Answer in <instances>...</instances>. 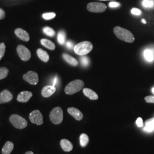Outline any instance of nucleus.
<instances>
[{"label":"nucleus","instance_id":"obj_1","mask_svg":"<svg viewBox=\"0 0 154 154\" xmlns=\"http://www.w3.org/2000/svg\"><path fill=\"white\" fill-rule=\"evenodd\" d=\"M114 33L118 38L125 42L132 43L135 41L132 33L124 28L116 26L114 29Z\"/></svg>","mask_w":154,"mask_h":154},{"label":"nucleus","instance_id":"obj_2","mask_svg":"<svg viewBox=\"0 0 154 154\" xmlns=\"http://www.w3.org/2000/svg\"><path fill=\"white\" fill-rule=\"evenodd\" d=\"M93 48V44L89 41H83L76 45L74 48V52L79 55H85L89 53Z\"/></svg>","mask_w":154,"mask_h":154},{"label":"nucleus","instance_id":"obj_3","mask_svg":"<svg viewBox=\"0 0 154 154\" xmlns=\"http://www.w3.org/2000/svg\"><path fill=\"white\" fill-rule=\"evenodd\" d=\"M84 85V82L82 80H74L66 86L65 91L68 95H72L81 91L83 88Z\"/></svg>","mask_w":154,"mask_h":154},{"label":"nucleus","instance_id":"obj_4","mask_svg":"<svg viewBox=\"0 0 154 154\" xmlns=\"http://www.w3.org/2000/svg\"><path fill=\"white\" fill-rule=\"evenodd\" d=\"M49 117L50 121L53 123L55 125L60 124L63 118V110L60 107H55L50 112Z\"/></svg>","mask_w":154,"mask_h":154},{"label":"nucleus","instance_id":"obj_5","mask_svg":"<svg viewBox=\"0 0 154 154\" xmlns=\"http://www.w3.org/2000/svg\"><path fill=\"white\" fill-rule=\"evenodd\" d=\"M9 121L12 125L18 129L25 128L28 125V122L25 119L17 114H13L10 116Z\"/></svg>","mask_w":154,"mask_h":154},{"label":"nucleus","instance_id":"obj_6","mask_svg":"<svg viewBox=\"0 0 154 154\" xmlns=\"http://www.w3.org/2000/svg\"><path fill=\"white\" fill-rule=\"evenodd\" d=\"M88 11L93 13H103L107 9L106 5L101 2H90L87 6Z\"/></svg>","mask_w":154,"mask_h":154},{"label":"nucleus","instance_id":"obj_7","mask_svg":"<svg viewBox=\"0 0 154 154\" xmlns=\"http://www.w3.org/2000/svg\"><path fill=\"white\" fill-rule=\"evenodd\" d=\"M29 119L30 122L37 125H41L43 124L44 118L41 112L38 110H34L29 115Z\"/></svg>","mask_w":154,"mask_h":154},{"label":"nucleus","instance_id":"obj_8","mask_svg":"<svg viewBox=\"0 0 154 154\" xmlns=\"http://www.w3.org/2000/svg\"><path fill=\"white\" fill-rule=\"evenodd\" d=\"M17 53L22 61H27L30 60L31 57V53L30 50L23 45H18L17 48Z\"/></svg>","mask_w":154,"mask_h":154},{"label":"nucleus","instance_id":"obj_9","mask_svg":"<svg viewBox=\"0 0 154 154\" xmlns=\"http://www.w3.org/2000/svg\"><path fill=\"white\" fill-rule=\"evenodd\" d=\"M23 78L25 81L32 85H35L38 83L39 78L38 74L33 71H29L25 74H24Z\"/></svg>","mask_w":154,"mask_h":154},{"label":"nucleus","instance_id":"obj_10","mask_svg":"<svg viewBox=\"0 0 154 154\" xmlns=\"http://www.w3.org/2000/svg\"><path fill=\"white\" fill-rule=\"evenodd\" d=\"M12 99L13 95L8 90H4L0 93V104L9 102Z\"/></svg>","mask_w":154,"mask_h":154},{"label":"nucleus","instance_id":"obj_11","mask_svg":"<svg viewBox=\"0 0 154 154\" xmlns=\"http://www.w3.org/2000/svg\"><path fill=\"white\" fill-rule=\"evenodd\" d=\"M32 96H33L32 93L28 91H22L18 95L17 99L20 102L26 103L29 100V99L32 97Z\"/></svg>","mask_w":154,"mask_h":154},{"label":"nucleus","instance_id":"obj_12","mask_svg":"<svg viewBox=\"0 0 154 154\" xmlns=\"http://www.w3.org/2000/svg\"><path fill=\"white\" fill-rule=\"evenodd\" d=\"M55 91L56 88L55 86L53 85H48L45 86L44 88H42L41 94L45 98H48L54 93Z\"/></svg>","mask_w":154,"mask_h":154},{"label":"nucleus","instance_id":"obj_13","mask_svg":"<svg viewBox=\"0 0 154 154\" xmlns=\"http://www.w3.org/2000/svg\"><path fill=\"white\" fill-rule=\"evenodd\" d=\"M67 111L71 116H72L76 120L78 121H81L83 118L82 113L76 108L69 107L67 109Z\"/></svg>","mask_w":154,"mask_h":154},{"label":"nucleus","instance_id":"obj_14","mask_svg":"<svg viewBox=\"0 0 154 154\" xmlns=\"http://www.w3.org/2000/svg\"><path fill=\"white\" fill-rule=\"evenodd\" d=\"M15 34H16L17 36L20 39H21L22 41H29L30 39V37L27 32L23 30L21 28L17 29L14 32Z\"/></svg>","mask_w":154,"mask_h":154},{"label":"nucleus","instance_id":"obj_15","mask_svg":"<svg viewBox=\"0 0 154 154\" xmlns=\"http://www.w3.org/2000/svg\"><path fill=\"white\" fill-rule=\"evenodd\" d=\"M83 92L86 97H87L91 100H97L98 99V96L97 94L91 89L88 88H83Z\"/></svg>","mask_w":154,"mask_h":154},{"label":"nucleus","instance_id":"obj_16","mask_svg":"<svg viewBox=\"0 0 154 154\" xmlns=\"http://www.w3.org/2000/svg\"><path fill=\"white\" fill-rule=\"evenodd\" d=\"M60 144H61V148L64 151H66V152L71 151L73 149L72 143L67 139H62L60 142Z\"/></svg>","mask_w":154,"mask_h":154},{"label":"nucleus","instance_id":"obj_17","mask_svg":"<svg viewBox=\"0 0 154 154\" xmlns=\"http://www.w3.org/2000/svg\"><path fill=\"white\" fill-rule=\"evenodd\" d=\"M37 54L39 57V58L44 61L45 62H47L49 60V55L47 53L46 51H45L42 49H38L37 50Z\"/></svg>","mask_w":154,"mask_h":154},{"label":"nucleus","instance_id":"obj_18","mask_svg":"<svg viewBox=\"0 0 154 154\" xmlns=\"http://www.w3.org/2000/svg\"><path fill=\"white\" fill-rule=\"evenodd\" d=\"M14 149V144L13 143L8 141L5 144L4 146L3 147L2 149V154H10Z\"/></svg>","mask_w":154,"mask_h":154},{"label":"nucleus","instance_id":"obj_19","mask_svg":"<svg viewBox=\"0 0 154 154\" xmlns=\"http://www.w3.org/2000/svg\"><path fill=\"white\" fill-rule=\"evenodd\" d=\"M62 57L63 58V59L70 65H71L72 66H76L78 65V62L77 61L76 59H75L74 57H72V56H70L67 54H63Z\"/></svg>","mask_w":154,"mask_h":154},{"label":"nucleus","instance_id":"obj_20","mask_svg":"<svg viewBox=\"0 0 154 154\" xmlns=\"http://www.w3.org/2000/svg\"><path fill=\"white\" fill-rule=\"evenodd\" d=\"M144 130L147 132H152L154 130V118L149 119L146 121V126L144 128Z\"/></svg>","mask_w":154,"mask_h":154},{"label":"nucleus","instance_id":"obj_21","mask_svg":"<svg viewBox=\"0 0 154 154\" xmlns=\"http://www.w3.org/2000/svg\"><path fill=\"white\" fill-rule=\"evenodd\" d=\"M41 43L45 48L50 50H54L55 49V46L54 44L47 39H42L41 40Z\"/></svg>","mask_w":154,"mask_h":154},{"label":"nucleus","instance_id":"obj_22","mask_svg":"<svg viewBox=\"0 0 154 154\" xmlns=\"http://www.w3.org/2000/svg\"><path fill=\"white\" fill-rule=\"evenodd\" d=\"M144 57L145 59L149 62H152L154 60V54L151 50H146L144 51Z\"/></svg>","mask_w":154,"mask_h":154},{"label":"nucleus","instance_id":"obj_23","mask_svg":"<svg viewBox=\"0 0 154 154\" xmlns=\"http://www.w3.org/2000/svg\"><path fill=\"white\" fill-rule=\"evenodd\" d=\"M80 144L82 147H85L88 143L89 139L88 135L85 134H82L80 136Z\"/></svg>","mask_w":154,"mask_h":154},{"label":"nucleus","instance_id":"obj_24","mask_svg":"<svg viewBox=\"0 0 154 154\" xmlns=\"http://www.w3.org/2000/svg\"><path fill=\"white\" fill-rule=\"evenodd\" d=\"M66 34L63 31H61L58 34V42L61 45H63L65 42Z\"/></svg>","mask_w":154,"mask_h":154},{"label":"nucleus","instance_id":"obj_25","mask_svg":"<svg viewBox=\"0 0 154 154\" xmlns=\"http://www.w3.org/2000/svg\"><path fill=\"white\" fill-rule=\"evenodd\" d=\"M43 32L45 34L50 37H53L55 35V31L52 28L50 27H45L43 29Z\"/></svg>","mask_w":154,"mask_h":154},{"label":"nucleus","instance_id":"obj_26","mask_svg":"<svg viewBox=\"0 0 154 154\" xmlns=\"http://www.w3.org/2000/svg\"><path fill=\"white\" fill-rule=\"evenodd\" d=\"M142 5L146 8H151L154 6V0H143Z\"/></svg>","mask_w":154,"mask_h":154},{"label":"nucleus","instance_id":"obj_27","mask_svg":"<svg viewBox=\"0 0 154 154\" xmlns=\"http://www.w3.org/2000/svg\"><path fill=\"white\" fill-rule=\"evenodd\" d=\"M9 73V70L6 67H0V80L4 79L7 77Z\"/></svg>","mask_w":154,"mask_h":154},{"label":"nucleus","instance_id":"obj_28","mask_svg":"<svg viewBox=\"0 0 154 154\" xmlns=\"http://www.w3.org/2000/svg\"><path fill=\"white\" fill-rule=\"evenodd\" d=\"M56 16V14L54 13L50 12V13H44L42 15V17L46 20H50L54 18Z\"/></svg>","mask_w":154,"mask_h":154},{"label":"nucleus","instance_id":"obj_29","mask_svg":"<svg viewBox=\"0 0 154 154\" xmlns=\"http://www.w3.org/2000/svg\"><path fill=\"white\" fill-rule=\"evenodd\" d=\"M6 46L4 43L0 44V60L2 58L5 52Z\"/></svg>","mask_w":154,"mask_h":154},{"label":"nucleus","instance_id":"obj_30","mask_svg":"<svg viewBox=\"0 0 154 154\" xmlns=\"http://www.w3.org/2000/svg\"><path fill=\"white\" fill-rule=\"evenodd\" d=\"M81 61L83 66H87L89 64V60L87 57H82L81 58Z\"/></svg>","mask_w":154,"mask_h":154},{"label":"nucleus","instance_id":"obj_31","mask_svg":"<svg viewBox=\"0 0 154 154\" xmlns=\"http://www.w3.org/2000/svg\"><path fill=\"white\" fill-rule=\"evenodd\" d=\"M145 100L149 103H154V96H147L145 97Z\"/></svg>","mask_w":154,"mask_h":154},{"label":"nucleus","instance_id":"obj_32","mask_svg":"<svg viewBox=\"0 0 154 154\" xmlns=\"http://www.w3.org/2000/svg\"><path fill=\"white\" fill-rule=\"evenodd\" d=\"M131 13L134 15L139 16L142 14V11L140 10H139V9H137V8H133L131 10Z\"/></svg>","mask_w":154,"mask_h":154},{"label":"nucleus","instance_id":"obj_33","mask_svg":"<svg viewBox=\"0 0 154 154\" xmlns=\"http://www.w3.org/2000/svg\"><path fill=\"white\" fill-rule=\"evenodd\" d=\"M109 6L111 8H117V7H119V6L121 5V4L119 3V2H111L109 3Z\"/></svg>","mask_w":154,"mask_h":154},{"label":"nucleus","instance_id":"obj_34","mask_svg":"<svg viewBox=\"0 0 154 154\" xmlns=\"http://www.w3.org/2000/svg\"><path fill=\"white\" fill-rule=\"evenodd\" d=\"M136 123L139 127H141L143 126V120L141 118H138L136 121Z\"/></svg>","mask_w":154,"mask_h":154},{"label":"nucleus","instance_id":"obj_35","mask_svg":"<svg viewBox=\"0 0 154 154\" xmlns=\"http://www.w3.org/2000/svg\"><path fill=\"white\" fill-rule=\"evenodd\" d=\"M5 17V13L2 9L0 8V20H2Z\"/></svg>","mask_w":154,"mask_h":154},{"label":"nucleus","instance_id":"obj_36","mask_svg":"<svg viewBox=\"0 0 154 154\" xmlns=\"http://www.w3.org/2000/svg\"><path fill=\"white\" fill-rule=\"evenodd\" d=\"M66 46L69 49H72L73 48V44L70 41H68L66 44Z\"/></svg>","mask_w":154,"mask_h":154},{"label":"nucleus","instance_id":"obj_37","mask_svg":"<svg viewBox=\"0 0 154 154\" xmlns=\"http://www.w3.org/2000/svg\"><path fill=\"white\" fill-rule=\"evenodd\" d=\"M57 77H55V78H54V83H53V86H55V85H56V83H57Z\"/></svg>","mask_w":154,"mask_h":154},{"label":"nucleus","instance_id":"obj_38","mask_svg":"<svg viewBox=\"0 0 154 154\" xmlns=\"http://www.w3.org/2000/svg\"><path fill=\"white\" fill-rule=\"evenodd\" d=\"M25 154H34V153H33L32 151H28Z\"/></svg>","mask_w":154,"mask_h":154},{"label":"nucleus","instance_id":"obj_39","mask_svg":"<svg viewBox=\"0 0 154 154\" xmlns=\"http://www.w3.org/2000/svg\"><path fill=\"white\" fill-rule=\"evenodd\" d=\"M142 22H143V23H144V24H146L147 22H146V21L144 20V19H142Z\"/></svg>","mask_w":154,"mask_h":154},{"label":"nucleus","instance_id":"obj_40","mask_svg":"<svg viewBox=\"0 0 154 154\" xmlns=\"http://www.w3.org/2000/svg\"><path fill=\"white\" fill-rule=\"evenodd\" d=\"M152 93L154 94V88H152Z\"/></svg>","mask_w":154,"mask_h":154},{"label":"nucleus","instance_id":"obj_41","mask_svg":"<svg viewBox=\"0 0 154 154\" xmlns=\"http://www.w3.org/2000/svg\"><path fill=\"white\" fill-rule=\"evenodd\" d=\"M99 1H115V0H99Z\"/></svg>","mask_w":154,"mask_h":154},{"label":"nucleus","instance_id":"obj_42","mask_svg":"<svg viewBox=\"0 0 154 154\" xmlns=\"http://www.w3.org/2000/svg\"></svg>","mask_w":154,"mask_h":154}]
</instances>
